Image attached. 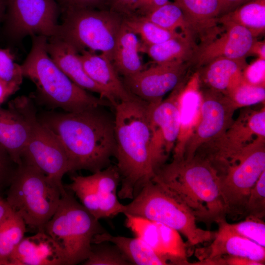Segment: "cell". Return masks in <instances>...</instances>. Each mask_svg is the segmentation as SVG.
<instances>
[{
	"instance_id": "1",
	"label": "cell",
	"mask_w": 265,
	"mask_h": 265,
	"mask_svg": "<svg viewBox=\"0 0 265 265\" xmlns=\"http://www.w3.org/2000/svg\"><path fill=\"white\" fill-rule=\"evenodd\" d=\"M103 107L78 112L48 111L37 115L63 145L71 172L86 170L94 173L108 166L114 156V118Z\"/></svg>"
},
{
	"instance_id": "2",
	"label": "cell",
	"mask_w": 265,
	"mask_h": 265,
	"mask_svg": "<svg viewBox=\"0 0 265 265\" xmlns=\"http://www.w3.org/2000/svg\"><path fill=\"white\" fill-rule=\"evenodd\" d=\"M116 167L121 178L118 196L132 199L156 174L151 153L148 103L137 97L114 106Z\"/></svg>"
},
{
	"instance_id": "3",
	"label": "cell",
	"mask_w": 265,
	"mask_h": 265,
	"mask_svg": "<svg viewBox=\"0 0 265 265\" xmlns=\"http://www.w3.org/2000/svg\"><path fill=\"white\" fill-rule=\"evenodd\" d=\"M152 180L177 196L197 220L210 225L226 219L217 171L204 157L173 159L157 170Z\"/></svg>"
},
{
	"instance_id": "4",
	"label": "cell",
	"mask_w": 265,
	"mask_h": 265,
	"mask_svg": "<svg viewBox=\"0 0 265 265\" xmlns=\"http://www.w3.org/2000/svg\"><path fill=\"white\" fill-rule=\"evenodd\" d=\"M30 51L21 65L24 77L36 86V95L48 106L65 112H78L101 106H112L107 100L97 97L72 81L48 53V38L32 36Z\"/></svg>"
},
{
	"instance_id": "5",
	"label": "cell",
	"mask_w": 265,
	"mask_h": 265,
	"mask_svg": "<svg viewBox=\"0 0 265 265\" xmlns=\"http://www.w3.org/2000/svg\"><path fill=\"white\" fill-rule=\"evenodd\" d=\"M63 195L60 188L35 166L22 159L5 198L26 226L39 231L51 218Z\"/></svg>"
},
{
	"instance_id": "6",
	"label": "cell",
	"mask_w": 265,
	"mask_h": 265,
	"mask_svg": "<svg viewBox=\"0 0 265 265\" xmlns=\"http://www.w3.org/2000/svg\"><path fill=\"white\" fill-rule=\"evenodd\" d=\"M124 213L142 216L174 229L185 237L190 246L211 242L216 233L198 227L187 207L168 188L153 180L125 205Z\"/></svg>"
},
{
	"instance_id": "7",
	"label": "cell",
	"mask_w": 265,
	"mask_h": 265,
	"mask_svg": "<svg viewBox=\"0 0 265 265\" xmlns=\"http://www.w3.org/2000/svg\"><path fill=\"white\" fill-rule=\"evenodd\" d=\"M99 220L67 191L43 231L59 246L66 265H74L87 258L94 237L105 232Z\"/></svg>"
},
{
	"instance_id": "8",
	"label": "cell",
	"mask_w": 265,
	"mask_h": 265,
	"mask_svg": "<svg viewBox=\"0 0 265 265\" xmlns=\"http://www.w3.org/2000/svg\"><path fill=\"white\" fill-rule=\"evenodd\" d=\"M58 37L79 53L99 51L111 61L124 16L99 9H68L61 11Z\"/></svg>"
},
{
	"instance_id": "9",
	"label": "cell",
	"mask_w": 265,
	"mask_h": 265,
	"mask_svg": "<svg viewBox=\"0 0 265 265\" xmlns=\"http://www.w3.org/2000/svg\"><path fill=\"white\" fill-rule=\"evenodd\" d=\"M265 138L257 137L218 173L226 214L231 218L245 217L251 190L265 171Z\"/></svg>"
},
{
	"instance_id": "10",
	"label": "cell",
	"mask_w": 265,
	"mask_h": 265,
	"mask_svg": "<svg viewBox=\"0 0 265 265\" xmlns=\"http://www.w3.org/2000/svg\"><path fill=\"white\" fill-rule=\"evenodd\" d=\"M27 115L30 132L22 159L40 170L64 194L67 191L63 185L62 178L71 172L66 152L57 137L39 121L32 100L28 106Z\"/></svg>"
},
{
	"instance_id": "11",
	"label": "cell",
	"mask_w": 265,
	"mask_h": 265,
	"mask_svg": "<svg viewBox=\"0 0 265 265\" xmlns=\"http://www.w3.org/2000/svg\"><path fill=\"white\" fill-rule=\"evenodd\" d=\"M9 34L16 40L27 36L58 35L61 11L56 0H6Z\"/></svg>"
},
{
	"instance_id": "12",
	"label": "cell",
	"mask_w": 265,
	"mask_h": 265,
	"mask_svg": "<svg viewBox=\"0 0 265 265\" xmlns=\"http://www.w3.org/2000/svg\"><path fill=\"white\" fill-rule=\"evenodd\" d=\"M236 109L224 93L210 89L201 93L199 120L187 140L183 158L192 159L201 147L222 137L233 122Z\"/></svg>"
},
{
	"instance_id": "13",
	"label": "cell",
	"mask_w": 265,
	"mask_h": 265,
	"mask_svg": "<svg viewBox=\"0 0 265 265\" xmlns=\"http://www.w3.org/2000/svg\"><path fill=\"white\" fill-rule=\"evenodd\" d=\"M182 83L164 101L148 103L151 131V153L156 170L162 165L174 149L180 132L178 96Z\"/></svg>"
},
{
	"instance_id": "14",
	"label": "cell",
	"mask_w": 265,
	"mask_h": 265,
	"mask_svg": "<svg viewBox=\"0 0 265 265\" xmlns=\"http://www.w3.org/2000/svg\"><path fill=\"white\" fill-rule=\"evenodd\" d=\"M191 63L173 62L155 63L138 74L123 78L127 90L133 96L148 103L162 100L163 96L181 83Z\"/></svg>"
},
{
	"instance_id": "15",
	"label": "cell",
	"mask_w": 265,
	"mask_h": 265,
	"mask_svg": "<svg viewBox=\"0 0 265 265\" xmlns=\"http://www.w3.org/2000/svg\"><path fill=\"white\" fill-rule=\"evenodd\" d=\"M224 30L209 42L199 46L191 61L200 68L220 57L243 59L256 41L246 28L232 22L220 24Z\"/></svg>"
},
{
	"instance_id": "16",
	"label": "cell",
	"mask_w": 265,
	"mask_h": 265,
	"mask_svg": "<svg viewBox=\"0 0 265 265\" xmlns=\"http://www.w3.org/2000/svg\"><path fill=\"white\" fill-rule=\"evenodd\" d=\"M31 100L17 97L8 103V108L0 106V145L18 165L27 145L30 132L27 108Z\"/></svg>"
},
{
	"instance_id": "17",
	"label": "cell",
	"mask_w": 265,
	"mask_h": 265,
	"mask_svg": "<svg viewBox=\"0 0 265 265\" xmlns=\"http://www.w3.org/2000/svg\"><path fill=\"white\" fill-rule=\"evenodd\" d=\"M46 48L51 59L72 81L88 91L98 94L114 107L118 102L89 77L84 69L79 53L73 47L59 37H52L48 38Z\"/></svg>"
},
{
	"instance_id": "18",
	"label": "cell",
	"mask_w": 265,
	"mask_h": 265,
	"mask_svg": "<svg viewBox=\"0 0 265 265\" xmlns=\"http://www.w3.org/2000/svg\"><path fill=\"white\" fill-rule=\"evenodd\" d=\"M217 224L218 230L211 244L196 250L199 261L230 255L246 258L265 265V247L236 233L226 219Z\"/></svg>"
},
{
	"instance_id": "19",
	"label": "cell",
	"mask_w": 265,
	"mask_h": 265,
	"mask_svg": "<svg viewBox=\"0 0 265 265\" xmlns=\"http://www.w3.org/2000/svg\"><path fill=\"white\" fill-rule=\"evenodd\" d=\"M182 10L192 38L198 46L204 44L220 34L218 0H174Z\"/></svg>"
},
{
	"instance_id": "20",
	"label": "cell",
	"mask_w": 265,
	"mask_h": 265,
	"mask_svg": "<svg viewBox=\"0 0 265 265\" xmlns=\"http://www.w3.org/2000/svg\"><path fill=\"white\" fill-rule=\"evenodd\" d=\"M8 265H66L63 253L43 231L24 238L11 256Z\"/></svg>"
},
{
	"instance_id": "21",
	"label": "cell",
	"mask_w": 265,
	"mask_h": 265,
	"mask_svg": "<svg viewBox=\"0 0 265 265\" xmlns=\"http://www.w3.org/2000/svg\"><path fill=\"white\" fill-rule=\"evenodd\" d=\"M200 81L198 71L186 85L179 90L178 96L180 115V132L174 148L173 159L183 158L184 148L199 120L201 103Z\"/></svg>"
},
{
	"instance_id": "22",
	"label": "cell",
	"mask_w": 265,
	"mask_h": 265,
	"mask_svg": "<svg viewBox=\"0 0 265 265\" xmlns=\"http://www.w3.org/2000/svg\"><path fill=\"white\" fill-rule=\"evenodd\" d=\"M79 57L89 77L109 93L118 102L132 99L135 97L125 87L111 61L104 54L83 50Z\"/></svg>"
},
{
	"instance_id": "23",
	"label": "cell",
	"mask_w": 265,
	"mask_h": 265,
	"mask_svg": "<svg viewBox=\"0 0 265 265\" xmlns=\"http://www.w3.org/2000/svg\"><path fill=\"white\" fill-rule=\"evenodd\" d=\"M245 58H217L198 71L200 81L210 89L225 94L229 88L241 80L242 72L246 66Z\"/></svg>"
},
{
	"instance_id": "24",
	"label": "cell",
	"mask_w": 265,
	"mask_h": 265,
	"mask_svg": "<svg viewBox=\"0 0 265 265\" xmlns=\"http://www.w3.org/2000/svg\"><path fill=\"white\" fill-rule=\"evenodd\" d=\"M141 42L137 35L124 24L115 45L111 62L119 75L125 77L135 75L144 68L139 53Z\"/></svg>"
},
{
	"instance_id": "25",
	"label": "cell",
	"mask_w": 265,
	"mask_h": 265,
	"mask_svg": "<svg viewBox=\"0 0 265 265\" xmlns=\"http://www.w3.org/2000/svg\"><path fill=\"white\" fill-rule=\"evenodd\" d=\"M98 197L102 218L124 213L125 205L118 199L121 178L116 166L110 165L90 175Z\"/></svg>"
},
{
	"instance_id": "26",
	"label": "cell",
	"mask_w": 265,
	"mask_h": 265,
	"mask_svg": "<svg viewBox=\"0 0 265 265\" xmlns=\"http://www.w3.org/2000/svg\"><path fill=\"white\" fill-rule=\"evenodd\" d=\"M103 242L111 243L117 246L132 265H167L151 247L136 237L115 236L105 231L96 235L92 240V244Z\"/></svg>"
},
{
	"instance_id": "27",
	"label": "cell",
	"mask_w": 265,
	"mask_h": 265,
	"mask_svg": "<svg viewBox=\"0 0 265 265\" xmlns=\"http://www.w3.org/2000/svg\"><path fill=\"white\" fill-rule=\"evenodd\" d=\"M197 47L194 40L182 35L158 44L145 45L141 43L140 52L146 53L155 63H191Z\"/></svg>"
},
{
	"instance_id": "28",
	"label": "cell",
	"mask_w": 265,
	"mask_h": 265,
	"mask_svg": "<svg viewBox=\"0 0 265 265\" xmlns=\"http://www.w3.org/2000/svg\"><path fill=\"white\" fill-rule=\"evenodd\" d=\"M219 24L232 22L242 26L256 38L265 31V0H251L219 18Z\"/></svg>"
},
{
	"instance_id": "29",
	"label": "cell",
	"mask_w": 265,
	"mask_h": 265,
	"mask_svg": "<svg viewBox=\"0 0 265 265\" xmlns=\"http://www.w3.org/2000/svg\"><path fill=\"white\" fill-rule=\"evenodd\" d=\"M26 232L25 222L13 211L0 224V265H8Z\"/></svg>"
},
{
	"instance_id": "30",
	"label": "cell",
	"mask_w": 265,
	"mask_h": 265,
	"mask_svg": "<svg viewBox=\"0 0 265 265\" xmlns=\"http://www.w3.org/2000/svg\"><path fill=\"white\" fill-rule=\"evenodd\" d=\"M123 24L138 35L142 41L141 43L145 45L159 44L184 35L181 32L167 30L141 16L132 14L124 16Z\"/></svg>"
},
{
	"instance_id": "31",
	"label": "cell",
	"mask_w": 265,
	"mask_h": 265,
	"mask_svg": "<svg viewBox=\"0 0 265 265\" xmlns=\"http://www.w3.org/2000/svg\"><path fill=\"white\" fill-rule=\"evenodd\" d=\"M140 16L170 31H177L180 28L185 36L193 39L182 10L174 2L169 1L153 12Z\"/></svg>"
},
{
	"instance_id": "32",
	"label": "cell",
	"mask_w": 265,
	"mask_h": 265,
	"mask_svg": "<svg viewBox=\"0 0 265 265\" xmlns=\"http://www.w3.org/2000/svg\"><path fill=\"white\" fill-rule=\"evenodd\" d=\"M71 180V183L64 187L75 193L83 206L96 218H102L96 189L90 175L74 176Z\"/></svg>"
},
{
	"instance_id": "33",
	"label": "cell",
	"mask_w": 265,
	"mask_h": 265,
	"mask_svg": "<svg viewBox=\"0 0 265 265\" xmlns=\"http://www.w3.org/2000/svg\"><path fill=\"white\" fill-rule=\"evenodd\" d=\"M124 214L126 226L132 232L135 237L146 243L162 258L160 254L157 222L140 216L129 213Z\"/></svg>"
},
{
	"instance_id": "34",
	"label": "cell",
	"mask_w": 265,
	"mask_h": 265,
	"mask_svg": "<svg viewBox=\"0 0 265 265\" xmlns=\"http://www.w3.org/2000/svg\"><path fill=\"white\" fill-rule=\"evenodd\" d=\"M225 94L237 109L264 102L265 88L264 85H253L241 80L229 88Z\"/></svg>"
},
{
	"instance_id": "35",
	"label": "cell",
	"mask_w": 265,
	"mask_h": 265,
	"mask_svg": "<svg viewBox=\"0 0 265 265\" xmlns=\"http://www.w3.org/2000/svg\"><path fill=\"white\" fill-rule=\"evenodd\" d=\"M84 265H131L120 249L113 244L103 242L93 244L87 258L82 262Z\"/></svg>"
},
{
	"instance_id": "36",
	"label": "cell",
	"mask_w": 265,
	"mask_h": 265,
	"mask_svg": "<svg viewBox=\"0 0 265 265\" xmlns=\"http://www.w3.org/2000/svg\"><path fill=\"white\" fill-rule=\"evenodd\" d=\"M238 223H229L236 233L265 247V223L263 219L247 216Z\"/></svg>"
},
{
	"instance_id": "37",
	"label": "cell",
	"mask_w": 265,
	"mask_h": 265,
	"mask_svg": "<svg viewBox=\"0 0 265 265\" xmlns=\"http://www.w3.org/2000/svg\"><path fill=\"white\" fill-rule=\"evenodd\" d=\"M265 215V171L260 176L250 193L245 209V217L263 219Z\"/></svg>"
},
{
	"instance_id": "38",
	"label": "cell",
	"mask_w": 265,
	"mask_h": 265,
	"mask_svg": "<svg viewBox=\"0 0 265 265\" xmlns=\"http://www.w3.org/2000/svg\"><path fill=\"white\" fill-rule=\"evenodd\" d=\"M23 77L21 65L15 62L10 50L0 49V79L21 85Z\"/></svg>"
},
{
	"instance_id": "39",
	"label": "cell",
	"mask_w": 265,
	"mask_h": 265,
	"mask_svg": "<svg viewBox=\"0 0 265 265\" xmlns=\"http://www.w3.org/2000/svg\"><path fill=\"white\" fill-rule=\"evenodd\" d=\"M265 59L258 58L242 72L241 80L251 85L265 86Z\"/></svg>"
},
{
	"instance_id": "40",
	"label": "cell",
	"mask_w": 265,
	"mask_h": 265,
	"mask_svg": "<svg viewBox=\"0 0 265 265\" xmlns=\"http://www.w3.org/2000/svg\"><path fill=\"white\" fill-rule=\"evenodd\" d=\"M17 166L8 152L0 145V195L9 186Z\"/></svg>"
},
{
	"instance_id": "41",
	"label": "cell",
	"mask_w": 265,
	"mask_h": 265,
	"mask_svg": "<svg viewBox=\"0 0 265 265\" xmlns=\"http://www.w3.org/2000/svg\"><path fill=\"white\" fill-rule=\"evenodd\" d=\"M193 265H263L249 259L235 256L223 255L211 259L199 261Z\"/></svg>"
},
{
	"instance_id": "42",
	"label": "cell",
	"mask_w": 265,
	"mask_h": 265,
	"mask_svg": "<svg viewBox=\"0 0 265 265\" xmlns=\"http://www.w3.org/2000/svg\"><path fill=\"white\" fill-rule=\"evenodd\" d=\"M61 11L68 9H103L104 0H56Z\"/></svg>"
},
{
	"instance_id": "43",
	"label": "cell",
	"mask_w": 265,
	"mask_h": 265,
	"mask_svg": "<svg viewBox=\"0 0 265 265\" xmlns=\"http://www.w3.org/2000/svg\"><path fill=\"white\" fill-rule=\"evenodd\" d=\"M169 1V0H137L132 5L129 15H145Z\"/></svg>"
},
{
	"instance_id": "44",
	"label": "cell",
	"mask_w": 265,
	"mask_h": 265,
	"mask_svg": "<svg viewBox=\"0 0 265 265\" xmlns=\"http://www.w3.org/2000/svg\"><path fill=\"white\" fill-rule=\"evenodd\" d=\"M249 126L257 137L265 138V109L249 112L248 117Z\"/></svg>"
},
{
	"instance_id": "45",
	"label": "cell",
	"mask_w": 265,
	"mask_h": 265,
	"mask_svg": "<svg viewBox=\"0 0 265 265\" xmlns=\"http://www.w3.org/2000/svg\"><path fill=\"white\" fill-rule=\"evenodd\" d=\"M137 0H104L103 9L107 10L123 16L131 13L132 5Z\"/></svg>"
},
{
	"instance_id": "46",
	"label": "cell",
	"mask_w": 265,
	"mask_h": 265,
	"mask_svg": "<svg viewBox=\"0 0 265 265\" xmlns=\"http://www.w3.org/2000/svg\"><path fill=\"white\" fill-rule=\"evenodd\" d=\"M250 0H218L220 17L234 10L238 6Z\"/></svg>"
},
{
	"instance_id": "47",
	"label": "cell",
	"mask_w": 265,
	"mask_h": 265,
	"mask_svg": "<svg viewBox=\"0 0 265 265\" xmlns=\"http://www.w3.org/2000/svg\"><path fill=\"white\" fill-rule=\"evenodd\" d=\"M20 85L8 83L0 79V106L11 95L14 94Z\"/></svg>"
},
{
	"instance_id": "48",
	"label": "cell",
	"mask_w": 265,
	"mask_h": 265,
	"mask_svg": "<svg viewBox=\"0 0 265 265\" xmlns=\"http://www.w3.org/2000/svg\"><path fill=\"white\" fill-rule=\"evenodd\" d=\"M250 54H254L257 55L258 58L265 59V41H255L249 52L248 55Z\"/></svg>"
},
{
	"instance_id": "49",
	"label": "cell",
	"mask_w": 265,
	"mask_h": 265,
	"mask_svg": "<svg viewBox=\"0 0 265 265\" xmlns=\"http://www.w3.org/2000/svg\"><path fill=\"white\" fill-rule=\"evenodd\" d=\"M12 211L5 199L0 195V224Z\"/></svg>"
},
{
	"instance_id": "50",
	"label": "cell",
	"mask_w": 265,
	"mask_h": 265,
	"mask_svg": "<svg viewBox=\"0 0 265 265\" xmlns=\"http://www.w3.org/2000/svg\"><path fill=\"white\" fill-rule=\"evenodd\" d=\"M6 7V0H0V22L5 17Z\"/></svg>"
}]
</instances>
